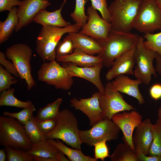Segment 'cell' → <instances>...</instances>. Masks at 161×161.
<instances>
[{"instance_id": "obj_1", "label": "cell", "mask_w": 161, "mask_h": 161, "mask_svg": "<svg viewBox=\"0 0 161 161\" xmlns=\"http://www.w3.org/2000/svg\"><path fill=\"white\" fill-rule=\"evenodd\" d=\"M140 37L131 32L117 31L111 29L106 38L97 40L103 48L97 55L102 59L103 66L111 67L117 58L136 46Z\"/></svg>"}, {"instance_id": "obj_2", "label": "cell", "mask_w": 161, "mask_h": 161, "mask_svg": "<svg viewBox=\"0 0 161 161\" xmlns=\"http://www.w3.org/2000/svg\"><path fill=\"white\" fill-rule=\"evenodd\" d=\"M81 28L75 23L62 27L42 26L36 38L37 53L44 62L56 60V47L62 36L67 33L78 32Z\"/></svg>"}, {"instance_id": "obj_3", "label": "cell", "mask_w": 161, "mask_h": 161, "mask_svg": "<svg viewBox=\"0 0 161 161\" xmlns=\"http://www.w3.org/2000/svg\"><path fill=\"white\" fill-rule=\"evenodd\" d=\"M77 118L70 110L64 109L60 111L54 128L45 134L46 139H60L72 148L81 150L82 143L80 139Z\"/></svg>"}, {"instance_id": "obj_4", "label": "cell", "mask_w": 161, "mask_h": 161, "mask_svg": "<svg viewBox=\"0 0 161 161\" xmlns=\"http://www.w3.org/2000/svg\"><path fill=\"white\" fill-rule=\"evenodd\" d=\"M0 145L28 151L32 143L23 125L14 118L4 115L0 116Z\"/></svg>"}, {"instance_id": "obj_5", "label": "cell", "mask_w": 161, "mask_h": 161, "mask_svg": "<svg viewBox=\"0 0 161 161\" xmlns=\"http://www.w3.org/2000/svg\"><path fill=\"white\" fill-rule=\"evenodd\" d=\"M142 0H114L108 7L112 29L119 32H131L134 20Z\"/></svg>"}, {"instance_id": "obj_6", "label": "cell", "mask_w": 161, "mask_h": 161, "mask_svg": "<svg viewBox=\"0 0 161 161\" xmlns=\"http://www.w3.org/2000/svg\"><path fill=\"white\" fill-rule=\"evenodd\" d=\"M132 28L144 34L161 30V7L156 0H142Z\"/></svg>"}, {"instance_id": "obj_7", "label": "cell", "mask_w": 161, "mask_h": 161, "mask_svg": "<svg viewBox=\"0 0 161 161\" xmlns=\"http://www.w3.org/2000/svg\"><path fill=\"white\" fill-rule=\"evenodd\" d=\"M5 54L14 65L20 78L25 80L27 90H30L36 85L31 74V48L24 43L14 44L7 49Z\"/></svg>"}, {"instance_id": "obj_8", "label": "cell", "mask_w": 161, "mask_h": 161, "mask_svg": "<svg viewBox=\"0 0 161 161\" xmlns=\"http://www.w3.org/2000/svg\"><path fill=\"white\" fill-rule=\"evenodd\" d=\"M144 38L140 37L134 52L135 61L134 75L137 79L146 85L150 83L151 76L157 77L155 69L153 65L156 52L146 48L144 44Z\"/></svg>"}, {"instance_id": "obj_9", "label": "cell", "mask_w": 161, "mask_h": 161, "mask_svg": "<svg viewBox=\"0 0 161 161\" xmlns=\"http://www.w3.org/2000/svg\"><path fill=\"white\" fill-rule=\"evenodd\" d=\"M39 81L53 86L56 89L69 90L74 81L66 69L56 60L44 62L37 72Z\"/></svg>"}, {"instance_id": "obj_10", "label": "cell", "mask_w": 161, "mask_h": 161, "mask_svg": "<svg viewBox=\"0 0 161 161\" xmlns=\"http://www.w3.org/2000/svg\"><path fill=\"white\" fill-rule=\"evenodd\" d=\"M120 130L112 120L104 119L89 129L80 130L79 135L82 143L92 146L98 142L117 140Z\"/></svg>"}, {"instance_id": "obj_11", "label": "cell", "mask_w": 161, "mask_h": 161, "mask_svg": "<svg viewBox=\"0 0 161 161\" xmlns=\"http://www.w3.org/2000/svg\"><path fill=\"white\" fill-rule=\"evenodd\" d=\"M99 100L104 119L112 120L113 116L117 113L135 110L125 100L120 92L114 89L112 82L106 83Z\"/></svg>"}, {"instance_id": "obj_12", "label": "cell", "mask_w": 161, "mask_h": 161, "mask_svg": "<svg viewBox=\"0 0 161 161\" xmlns=\"http://www.w3.org/2000/svg\"><path fill=\"white\" fill-rule=\"evenodd\" d=\"M87 13L88 21L78 32L97 40L106 38L112 29L111 23L101 18L92 6L88 7Z\"/></svg>"}, {"instance_id": "obj_13", "label": "cell", "mask_w": 161, "mask_h": 161, "mask_svg": "<svg viewBox=\"0 0 161 161\" xmlns=\"http://www.w3.org/2000/svg\"><path fill=\"white\" fill-rule=\"evenodd\" d=\"M142 116L135 110L124 111L114 114L112 120L122 131L124 143L135 150L132 142L133 133L142 121Z\"/></svg>"}, {"instance_id": "obj_14", "label": "cell", "mask_w": 161, "mask_h": 161, "mask_svg": "<svg viewBox=\"0 0 161 161\" xmlns=\"http://www.w3.org/2000/svg\"><path fill=\"white\" fill-rule=\"evenodd\" d=\"M100 94L99 91L94 93L91 97L88 98L78 99L73 97L70 100L71 106L86 114L92 127L104 120L100 105Z\"/></svg>"}, {"instance_id": "obj_15", "label": "cell", "mask_w": 161, "mask_h": 161, "mask_svg": "<svg viewBox=\"0 0 161 161\" xmlns=\"http://www.w3.org/2000/svg\"><path fill=\"white\" fill-rule=\"evenodd\" d=\"M48 0H23L17 8L18 23L15 31L18 32L32 21L37 14L51 5Z\"/></svg>"}, {"instance_id": "obj_16", "label": "cell", "mask_w": 161, "mask_h": 161, "mask_svg": "<svg viewBox=\"0 0 161 161\" xmlns=\"http://www.w3.org/2000/svg\"><path fill=\"white\" fill-rule=\"evenodd\" d=\"M62 66L72 77L80 78L90 82L97 88L100 94L104 91V86L101 80L100 74L103 66L102 63L91 67H80L71 62H63Z\"/></svg>"}, {"instance_id": "obj_17", "label": "cell", "mask_w": 161, "mask_h": 161, "mask_svg": "<svg viewBox=\"0 0 161 161\" xmlns=\"http://www.w3.org/2000/svg\"><path fill=\"white\" fill-rule=\"evenodd\" d=\"M132 142L135 149L140 150L148 155L152 143L154 135V125L147 118L142 121L135 128Z\"/></svg>"}, {"instance_id": "obj_18", "label": "cell", "mask_w": 161, "mask_h": 161, "mask_svg": "<svg viewBox=\"0 0 161 161\" xmlns=\"http://www.w3.org/2000/svg\"><path fill=\"white\" fill-rule=\"evenodd\" d=\"M136 47L126 51L117 58L106 75V78L110 81L118 75H134L133 70L135 66L134 54Z\"/></svg>"}, {"instance_id": "obj_19", "label": "cell", "mask_w": 161, "mask_h": 161, "mask_svg": "<svg viewBox=\"0 0 161 161\" xmlns=\"http://www.w3.org/2000/svg\"><path fill=\"white\" fill-rule=\"evenodd\" d=\"M115 78L112 83L115 90L134 97L140 104L145 103L143 97L139 89V86L142 83L140 80L131 79L124 74L119 75Z\"/></svg>"}, {"instance_id": "obj_20", "label": "cell", "mask_w": 161, "mask_h": 161, "mask_svg": "<svg viewBox=\"0 0 161 161\" xmlns=\"http://www.w3.org/2000/svg\"><path fill=\"white\" fill-rule=\"evenodd\" d=\"M72 39L75 48H78L86 53L92 55L100 53L103 48L95 38L79 32L68 33Z\"/></svg>"}, {"instance_id": "obj_21", "label": "cell", "mask_w": 161, "mask_h": 161, "mask_svg": "<svg viewBox=\"0 0 161 161\" xmlns=\"http://www.w3.org/2000/svg\"><path fill=\"white\" fill-rule=\"evenodd\" d=\"M57 61L69 62L80 67H91L102 63V59L98 56L89 55L80 49L75 48L69 55L56 58Z\"/></svg>"}, {"instance_id": "obj_22", "label": "cell", "mask_w": 161, "mask_h": 161, "mask_svg": "<svg viewBox=\"0 0 161 161\" xmlns=\"http://www.w3.org/2000/svg\"><path fill=\"white\" fill-rule=\"evenodd\" d=\"M66 0H64L61 7L54 11L50 12L46 9L41 11L35 16L33 21L42 26H53L62 27L67 26L69 23L63 18L61 15L62 7Z\"/></svg>"}, {"instance_id": "obj_23", "label": "cell", "mask_w": 161, "mask_h": 161, "mask_svg": "<svg viewBox=\"0 0 161 161\" xmlns=\"http://www.w3.org/2000/svg\"><path fill=\"white\" fill-rule=\"evenodd\" d=\"M19 22L17 8L15 6L10 11L6 19L0 21V44L7 40L13 33Z\"/></svg>"}, {"instance_id": "obj_24", "label": "cell", "mask_w": 161, "mask_h": 161, "mask_svg": "<svg viewBox=\"0 0 161 161\" xmlns=\"http://www.w3.org/2000/svg\"><path fill=\"white\" fill-rule=\"evenodd\" d=\"M46 141L56 147L71 161H97L94 158L84 154L81 150L72 149L65 145L58 139H48Z\"/></svg>"}, {"instance_id": "obj_25", "label": "cell", "mask_w": 161, "mask_h": 161, "mask_svg": "<svg viewBox=\"0 0 161 161\" xmlns=\"http://www.w3.org/2000/svg\"><path fill=\"white\" fill-rule=\"evenodd\" d=\"M59 150L55 146L49 143L47 141H42L32 144L31 149L26 151L29 155L40 157H51L55 159Z\"/></svg>"}, {"instance_id": "obj_26", "label": "cell", "mask_w": 161, "mask_h": 161, "mask_svg": "<svg viewBox=\"0 0 161 161\" xmlns=\"http://www.w3.org/2000/svg\"><path fill=\"white\" fill-rule=\"evenodd\" d=\"M109 157L111 161H138L135 150L125 143L118 144Z\"/></svg>"}, {"instance_id": "obj_27", "label": "cell", "mask_w": 161, "mask_h": 161, "mask_svg": "<svg viewBox=\"0 0 161 161\" xmlns=\"http://www.w3.org/2000/svg\"><path fill=\"white\" fill-rule=\"evenodd\" d=\"M15 89L10 88L2 91L0 95V106H7L25 108L34 106L30 100L22 101L16 98L14 94Z\"/></svg>"}, {"instance_id": "obj_28", "label": "cell", "mask_w": 161, "mask_h": 161, "mask_svg": "<svg viewBox=\"0 0 161 161\" xmlns=\"http://www.w3.org/2000/svg\"><path fill=\"white\" fill-rule=\"evenodd\" d=\"M62 101L61 98H58L53 102L39 109L35 117V119L42 120L56 118L59 113V108Z\"/></svg>"}, {"instance_id": "obj_29", "label": "cell", "mask_w": 161, "mask_h": 161, "mask_svg": "<svg viewBox=\"0 0 161 161\" xmlns=\"http://www.w3.org/2000/svg\"><path fill=\"white\" fill-rule=\"evenodd\" d=\"M23 126L27 135L32 144L46 140L45 134L41 132L38 128L34 115L26 124Z\"/></svg>"}, {"instance_id": "obj_30", "label": "cell", "mask_w": 161, "mask_h": 161, "mask_svg": "<svg viewBox=\"0 0 161 161\" xmlns=\"http://www.w3.org/2000/svg\"><path fill=\"white\" fill-rule=\"evenodd\" d=\"M88 1L86 0H75V10L70 16L75 23L81 27L87 22L88 16L85 12V5Z\"/></svg>"}, {"instance_id": "obj_31", "label": "cell", "mask_w": 161, "mask_h": 161, "mask_svg": "<svg viewBox=\"0 0 161 161\" xmlns=\"http://www.w3.org/2000/svg\"><path fill=\"white\" fill-rule=\"evenodd\" d=\"M147 155H161V121L158 119L154 124L153 141Z\"/></svg>"}, {"instance_id": "obj_32", "label": "cell", "mask_w": 161, "mask_h": 161, "mask_svg": "<svg viewBox=\"0 0 161 161\" xmlns=\"http://www.w3.org/2000/svg\"><path fill=\"white\" fill-rule=\"evenodd\" d=\"M7 160L8 161H32L34 156L27 154L26 151L20 149L14 148L9 147H4Z\"/></svg>"}, {"instance_id": "obj_33", "label": "cell", "mask_w": 161, "mask_h": 161, "mask_svg": "<svg viewBox=\"0 0 161 161\" xmlns=\"http://www.w3.org/2000/svg\"><path fill=\"white\" fill-rule=\"evenodd\" d=\"M36 109L34 106L23 108L21 111L16 113H11L5 111L3 112V115L14 118L23 125L26 124L32 117L33 112Z\"/></svg>"}, {"instance_id": "obj_34", "label": "cell", "mask_w": 161, "mask_h": 161, "mask_svg": "<svg viewBox=\"0 0 161 161\" xmlns=\"http://www.w3.org/2000/svg\"><path fill=\"white\" fill-rule=\"evenodd\" d=\"M75 48L71 37L68 35L61 41H59L56 48V58L64 56L72 53Z\"/></svg>"}, {"instance_id": "obj_35", "label": "cell", "mask_w": 161, "mask_h": 161, "mask_svg": "<svg viewBox=\"0 0 161 161\" xmlns=\"http://www.w3.org/2000/svg\"><path fill=\"white\" fill-rule=\"evenodd\" d=\"M143 36L146 39L144 42L145 47L154 51L161 57V32L145 34Z\"/></svg>"}, {"instance_id": "obj_36", "label": "cell", "mask_w": 161, "mask_h": 161, "mask_svg": "<svg viewBox=\"0 0 161 161\" xmlns=\"http://www.w3.org/2000/svg\"><path fill=\"white\" fill-rule=\"evenodd\" d=\"M18 80L0 65V92L10 88L11 86L18 82Z\"/></svg>"}, {"instance_id": "obj_37", "label": "cell", "mask_w": 161, "mask_h": 161, "mask_svg": "<svg viewBox=\"0 0 161 161\" xmlns=\"http://www.w3.org/2000/svg\"><path fill=\"white\" fill-rule=\"evenodd\" d=\"M92 6L100 11L102 18L110 23L111 16L106 0H90Z\"/></svg>"}, {"instance_id": "obj_38", "label": "cell", "mask_w": 161, "mask_h": 161, "mask_svg": "<svg viewBox=\"0 0 161 161\" xmlns=\"http://www.w3.org/2000/svg\"><path fill=\"white\" fill-rule=\"evenodd\" d=\"M106 142V141H102L97 143L94 145V158L97 160L98 159H100L102 161H103L106 158L110 157Z\"/></svg>"}, {"instance_id": "obj_39", "label": "cell", "mask_w": 161, "mask_h": 161, "mask_svg": "<svg viewBox=\"0 0 161 161\" xmlns=\"http://www.w3.org/2000/svg\"><path fill=\"white\" fill-rule=\"evenodd\" d=\"M56 122L57 117L42 120L35 119V123L38 128L41 132L45 134L50 132L54 128Z\"/></svg>"}, {"instance_id": "obj_40", "label": "cell", "mask_w": 161, "mask_h": 161, "mask_svg": "<svg viewBox=\"0 0 161 161\" xmlns=\"http://www.w3.org/2000/svg\"><path fill=\"white\" fill-rule=\"evenodd\" d=\"M5 54L0 52V64L9 73L16 77H19V75L14 65L11 61L6 59Z\"/></svg>"}, {"instance_id": "obj_41", "label": "cell", "mask_w": 161, "mask_h": 161, "mask_svg": "<svg viewBox=\"0 0 161 161\" xmlns=\"http://www.w3.org/2000/svg\"><path fill=\"white\" fill-rule=\"evenodd\" d=\"M20 0H0V12L11 11L13 7L18 5Z\"/></svg>"}, {"instance_id": "obj_42", "label": "cell", "mask_w": 161, "mask_h": 161, "mask_svg": "<svg viewBox=\"0 0 161 161\" xmlns=\"http://www.w3.org/2000/svg\"><path fill=\"white\" fill-rule=\"evenodd\" d=\"M138 161H161V155L149 156L143 154L139 149H136Z\"/></svg>"}, {"instance_id": "obj_43", "label": "cell", "mask_w": 161, "mask_h": 161, "mask_svg": "<svg viewBox=\"0 0 161 161\" xmlns=\"http://www.w3.org/2000/svg\"><path fill=\"white\" fill-rule=\"evenodd\" d=\"M149 93L151 97L155 100L161 98V84L157 83L153 85L150 88Z\"/></svg>"}, {"instance_id": "obj_44", "label": "cell", "mask_w": 161, "mask_h": 161, "mask_svg": "<svg viewBox=\"0 0 161 161\" xmlns=\"http://www.w3.org/2000/svg\"><path fill=\"white\" fill-rule=\"evenodd\" d=\"M156 65L155 69L156 71L161 75V57L157 52H156L155 58Z\"/></svg>"}, {"instance_id": "obj_45", "label": "cell", "mask_w": 161, "mask_h": 161, "mask_svg": "<svg viewBox=\"0 0 161 161\" xmlns=\"http://www.w3.org/2000/svg\"><path fill=\"white\" fill-rule=\"evenodd\" d=\"M34 160L37 161H56L53 158L34 156Z\"/></svg>"}, {"instance_id": "obj_46", "label": "cell", "mask_w": 161, "mask_h": 161, "mask_svg": "<svg viewBox=\"0 0 161 161\" xmlns=\"http://www.w3.org/2000/svg\"><path fill=\"white\" fill-rule=\"evenodd\" d=\"M56 159L57 161H69V159L66 158L64 154L61 151H59L57 154Z\"/></svg>"}, {"instance_id": "obj_47", "label": "cell", "mask_w": 161, "mask_h": 161, "mask_svg": "<svg viewBox=\"0 0 161 161\" xmlns=\"http://www.w3.org/2000/svg\"><path fill=\"white\" fill-rule=\"evenodd\" d=\"M7 157L5 149H0V161L7 160Z\"/></svg>"}, {"instance_id": "obj_48", "label": "cell", "mask_w": 161, "mask_h": 161, "mask_svg": "<svg viewBox=\"0 0 161 161\" xmlns=\"http://www.w3.org/2000/svg\"><path fill=\"white\" fill-rule=\"evenodd\" d=\"M160 99L161 100V98ZM157 116L158 117L157 119L161 121V103L160 106L158 110Z\"/></svg>"}, {"instance_id": "obj_49", "label": "cell", "mask_w": 161, "mask_h": 161, "mask_svg": "<svg viewBox=\"0 0 161 161\" xmlns=\"http://www.w3.org/2000/svg\"><path fill=\"white\" fill-rule=\"evenodd\" d=\"M160 6L161 7V0H156Z\"/></svg>"}]
</instances>
